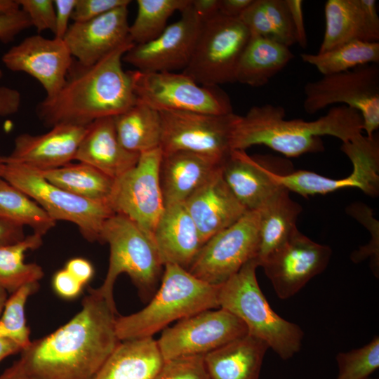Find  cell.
I'll list each match as a JSON object with an SVG mask.
<instances>
[{
	"instance_id": "obj_39",
	"label": "cell",
	"mask_w": 379,
	"mask_h": 379,
	"mask_svg": "<svg viewBox=\"0 0 379 379\" xmlns=\"http://www.w3.org/2000/svg\"><path fill=\"white\" fill-rule=\"evenodd\" d=\"M338 374L335 379H369L379 367V337L361 347L339 352L335 357Z\"/></svg>"
},
{
	"instance_id": "obj_3",
	"label": "cell",
	"mask_w": 379,
	"mask_h": 379,
	"mask_svg": "<svg viewBox=\"0 0 379 379\" xmlns=\"http://www.w3.org/2000/svg\"><path fill=\"white\" fill-rule=\"evenodd\" d=\"M284 107L272 104L253 106L239 116L234 125L232 149L246 150L263 145L288 157L324 150L321 136L331 135L347 142L362 133L360 113L345 105L333 107L313 121L285 119Z\"/></svg>"
},
{
	"instance_id": "obj_42",
	"label": "cell",
	"mask_w": 379,
	"mask_h": 379,
	"mask_svg": "<svg viewBox=\"0 0 379 379\" xmlns=\"http://www.w3.org/2000/svg\"><path fill=\"white\" fill-rule=\"evenodd\" d=\"M129 0H77L72 15L74 22H84L118 8L128 6Z\"/></svg>"
},
{
	"instance_id": "obj_10",
	"label": "cell",
	"mask_w": 379,
	"mask_h": 379,
	"mask_svg": "<svg viewBox=\"0 0 379 379\" xmlns=\"http://www.w3.org/2000/svg\"><path fill=\"white\" fill-rule=\"evenodd\" d=\"M129 72L136 98L159 112L233 113L230 97L218 86L198 84L182 72Z\"/></svg>"
},
{
	"instance_id": "obj_37",
	"label": "cell",
	"mask_w": 379,
	"mask_h": 379,
	"mask_svg": "<svg viewBox=\"0 0 379 379\" xmlns=\"http://www.w3.org/2000/svg\"><path fill=\"white\" fill-rule=\"evenodd\" d=\"M191 0H138L135 19L129 25L128 37L134 44H142L157 37L168 26L170 17L180 13Z\"/></svg>"
},
{
	"instance_id": "obj_19",
	"label": "cell",
	"mask_w": 379,
	"mask_h": 379,
	"mask_svg": "<svg viewBox=\"0 0 379 379\" xmlns=\"http://www.w3.org/2000/svg\"><path fill=\"white\" fill-rule=\"evenodd\" d=\"M88 126L58 124L41 135L22 133L14 140L12 152L4 162L44 171L65 166L75 159Z\"/></svg>"
},
{
	"instance_id": "obj_38",
	"label": "cell",
	"mask_w": 379,
	"mask_h": 379,
	"mask_svg": "<svg viewBox=\"0 0 379 379\" xmlns=\"http://www.w3.org/2000/svg\"><path fill=\"white\" fill-rule=\"evenodd\" d=\"M39 286V282L28 284L11 293L0 317V336L15 342L22 350L32 342L26 323L25 305L28 298L36 292Z\"/></svg>"
},
{
	"instance_id": "obj_26",
	"label": "cell",
	"mask_w": 379,
	"mask_h": 379,
	"mask_svg": "<svg viewBox=\"0 0 379 379\" xmlns=\"http://www.w3.org/2000/svg\"><path fill=\"white\" fill-rule=\"evenodd\" d=\"M153 239L164 265H175L186 270L202 246L198 229L184 203L164 207Z\"/></svg>"
},
{
	"instance_id": "obj_12",
	"label": "cell",
	"mask_w": 379,
	"mask_h": 379,
	"mask_svg": "<svg viewBox=\"0 0 379 379\" xmlns=\"http://www.w3.org/2000/svg\"><path fill=\"white\" fill-rule=\"evenodd\" d=\"M160 149L163 153L187 151L223 164L232 149L231 139L239 114H211L183 111L159 112Z\"/></svg>"
},
{
	"instance_id": "obj_52",
	"label": "cell",
	"mask_w": 379,
	"mask_h": 379,
	"mask_svg": "<svg viewBox=\"0 0 379 379\" xmlns=\"http://www.w3.org/2000/svg\"><path fill=\"white\" fill-rule=\"evenodd\" d=\"M0 379H33L22 368L18 361L6 368L0 375Z\"/></svg>"
},
{
	"instance_id": "obj_24",
	"label": "cell",
	"mask_w": 379,
	"mask_h": 379,
	"mask_svg": "<svg viewBox=\"0 0 379 379\" xmlns=\"http://www.w3.org/2000/svg\"><path fill=\"white\" fill-rule=\"evenodd\" d=\"M228 187L247 211H259L282 186L273 178L262 158L232 149L221 166Z\"/></svg>"
},
{
	"instance_id": "obj_16",
	"label": "cell",
	"mask_w": 379,
	"mask_h": 379,
	"mask_svg": "<svg viewBox=\"0 0 379 379\" xmlns=\"http://www.w3.org/2000/svg\"><path fill=\"white\" fill-rule=\"evenodd\" d=\"M331 248L318 244L298 229L260 264L279 298L295 295L327 267Z\"/></svg>"
},
{
	"instance_id": "obj_2",
	"label": "cell",
	"mask_w": 379,
	"mask_h": 379,
	"mask_svg": "<svg viewBox=\"0 0 379 379\" xmlns=\"http://www.w3.org/2000/svg\"><path fill=\"white\" fill-rule=\"evenodd\" d=\"M134 45L129 39L92 65L73 64L59 92L37 105L40 120L51 127L62 124L86 126L132 107L137 98L130 72L124 69L121 62Z\"/></svg>"
},
{
	"instance_id": "obj_32",
	"label": "cell",
	"mask_w": 379,
	"mask_h": 379,
	"mask_svg": "<svg viewBox=\"0 0 379 379\" xmlns=\"http://www.w3.org/2000/svg\"><path fill=\"white\" fill-rule=\"evenodd\" d=\"M239 19L251 36L272 39L288 47L295 44L286 0H253Z\"/></svg>"
},
{
	"instance_id": "obj_45",
	"label": "cell",
	"mask_w": 379,
	"mask_h": 379,
	"mask_svg": "<svg viewBox=\"0 0 379 379\" xmlns=\"http://www.w3.org/2000/svg\"><path fill=\"white\" fill-rule=\"evenodd\" d=\"M55 9V29L54 37L63 39L69 25V21L77 0H53Z\"/></svg>"
},
{
	"instance_id": "obj_46",
	"label": "cell",
	"mask_w": 379,
	"mask_h": 379,
	"mask_svg": "<svg viewBox=\"0 0 379 379\" xmlns=\"http://www.w3.org/2000/svg\"><path fill=\"white\" fill-rule=\"evenodd\" d=\"M295 32V44L305 48L307 39L304 23L303 1L302 0H286Z\"/></svg>"
},
{
	"instance_id": "obj_36",
	"label": "cell",
	"mask_w": 379,
	"mask_h": 379,
	"mask_svg": "<svg viewBox=\"0 0 379 379\" xmlns=\"http://www.w3.org/2000/svg\"><path fill=\"white\" fill-rule=\"evenodd\" d=\"M302 60L314 66L323 75L379 63V42L353 41L324 53H301Z\"/></svg>"
},
{
	"instance_id": "obj_35",
	"label": "cell",
	"mask_w": 379,
	"mask_h": 379,
	"mask_svg": "<svg viewBox=\"0 0 379 379\" xmlns=\"http://www.w3.org/2000/svg\"><path fill=\"white\" fill-rule=\"evenodd\" d=\"M0 220L29 226L44 236L55 225L46 212L20 190L0 177Z\"/></svg>"
},
{
	"instance_id": "obj_8",
	"label": "cell",
	"mask_w": 379,
	"mask_h": 379,
	"mask_svg": "<svg viewBox=\"0 0 379 379\" xmlns=\"http://www.w3.org/2000/svg\"><path fill=\"white\" fill-rule=\"evenodd\" d=\"M250 36L239 19L216 14L203 22L182 73L206 86L235 82L237 67Z\"/></svg>"
},
{
	"instance_id": "obj_53",
	"label": "cell",
	"mask_w": 379,
	"mask_h": 379,
	"mask_svg": "<svg viewBox=\"0 0 379 379\" xmlns=\"http://www.w3.org/2000/svg\"><path fill=\"white\" fill-rule=\"evenodd\" d=\"M22 350L15 342L0 336V361L12 354L21 352Z\"/></svg>"
},
{
	"instance_id": "obj_41",
	"label": "cell",
	"mask_w": 379,
	"mask_h": 379,
	"mask_svg": "<svg viewBox=\"0 0 379 379\" xmlns=\"http://www.w3.org/2000/svg\"><path fill=\"white\" fill-rule=\"evenodd\" d=\"M20 8L29 17L32 26L39 34L55 29V9L53 0H17Z\"/></svg>"
},
{
	"instance_id": "obj_5",
	"label": "cell",
	"mask_w": 379,
	"mask_h": 379,
	"mask_svg": "<svg viewBox=\"0 0 379 379\" xmlns=\"http://www.w3.org/2000/svg\"><path fill=\"white\" fill-rule=\"evenodd\" d=\"M100 242L109 244V258L106 277L95 288L96 293L117 310L114 286L118 277L125 273L140 299L149 302L159 286L164 269L153 238L128 218L114 213L105 222Z\"/></svg>"
},
{
	"instance_id": "obj_15",
	"label": "cell",
	"mask_w": 379,
	"mask_h": 379,
	"mask_svg": "<svg viewBox=\"0 0 379 379\" xmlns=\"http://www.w3.org/2000/svg\"><path fill=\"white\" fill-rule=\"evenodd\" d=\"M160 148L140 154L137 164L114 181L108 204L153 238L164 209L159 180Z\"/></svg>"
},
{
	"instance_id": "obj_18",
	"label": "cell",
	"mask_w": 379,
	"mask_h": 379,
	"mask_svg": "<svg viewBox=\"0 0 379 379\" xmlns=\"http://www.w3.org/2000/svg\"><path fill=\"white\" fill-rule=\"evenodd\" d=\"M72 58L63 39L36 34L12 46L1 60L11 71L34 77L44 88L46 98H52L64 85L73 65Z\"/></svg>"
},
{
	"instance_id": "obj_22",
	"label": "cell",
	"mask_w": 379,
	"mask_h": 379,
	"mask_svg": "<svg viewBox=\"0 0 379 379\" xmlns=\"http://www.w3.org/2000/svg\"><path fill=\"white\" fill-rule=\"evenodd\" d=\"M184 205L198 229L202 245L248 211L228 187L221 168L190 196Z\"/></svg>"
},
{
	"instance_id": "obj_20",
	"label": "cell",
	"mask_w": 379,
	"mask_h": 379,
	"mask_svg": "<svg viewBox=\"0 0 379 379\" xmlns=\"http://www.w3.org/2000/svg\"><path fill=\"white\" fill-rule=\"evenodd\" d=\"M128 17V6H124L87 21L74 22L63 41L77 63L92 65L129 39Z\"/></svg>"
},
{
	"instance_id": "obj_40",
	"label": "cell",
	"mask_w": 379,
	"mask_h": 379,
	"mask_svg": "<svg viewBox=\"0 0 379 379\" xmlns=\"http://www.w3.org/2000/svg\"><path fill=\"white\" fill-rule=\"evenodd\" d=\"M204 357L183 356L164 360L154 379H209Z\"/></svg>"
},
{
	"instance_id": "obj_28",
	"label": "cell",
	"mask_w": 379,
	"mask_h": 379,
	"mask_svg": "<svg viewBox=\"0 0 379 379\" xmlns=\"http://www.w3.org/2000/svg\"><path fill=\"white\" fill-rule=\"evenodd\" d=\"M163 362L153 337L124 340L91 379H154Z\"/></svg>"
},
{
	"instance_id": "obj_54",
	"label": "cell",
	"mask_w": 379,
	"mask_h": 379,
	"mask_svg": "<svg viewBox=\"0 0 379 379\" xmlns=\"http://www.w3.org/2000/svg\"><path fill=\"white\" fill-rule=\"evenodd\" d=\"M20 9L17 0H0V15L11 13Z\"/></svg>"
},
{
	"instance_id": "obj_13",
	"label": "cell",
	"mask_w": 379,
	"mask_h": 379,
	"mask_svg": "<svg viewBox=\"0 0 379 379\" xmlns=\"http://www.w3.org/2000/svg\"><path fill=\"white\" fill-rule=\"evenodd\" d=\"M341 150L350 159L352 171L349 176L333 179L314 172L299 170L287 174L275 173V181L303 197L326 194L344 188H358L375 197L379 192V142L373 137L358 135L343 142Z\"/></svg>"
},
{
	"instance_id": "obj_14",
	"label": "cell",
	"mask_w": 379,
	"mask_h": 379,
	"mask_svg": "<svg viewBox=\"0 0 379 379\" xmlns=\"http://www.w3.org/2000/svg\"><path fill=\"white\" fill-rule=\"evenodd\" d=\"M248 334L244 323L222 308L196 313L164 328L157 343L164 360L205 355Z\"/></svg>"
},
{
	"instance_id": "obj_6",
	"label": "cell",
	"mask_w": 379,
	"mask_h": 379,
	"mask_svg": "<svg viewBox=\"0 0 379 379\" xmlns=\"http://www.w3.org/2000/svg\"><path fill=\"white\" fill-rule=\"evenodd\" d=\"M258 267L253 258L219 286V308L241 319L248 334L264 340L281 359L288 360L300 351L304 333L271 308L258 283Z\"/></svg>"
},
{
	"instance_id": "obj_55",
	"label": "cell",
	"mask_w": 379,
	"mask_h": 379,
	"mask_svg": "<svg viewBox=\"0 0 379 379\" xmlns=\"http://www.w3.org/2000/svg\"><path fill=\"white\" fill-rule=\"evenodd\" d=\"M7 299V292L4 288L0 287V317L3 312V310Z\"/></svg>"
},
{
	"instance_id": "obj_47",
	"label": "cell",
	"mask_w": 379,
	"mask_h": 379,
	"mask_svg": "<svg viewBox=\"0 0 379 379\" xmlns=\"http://www.w3.org/2000/svg\"><path fill=\"white\" fill-rule=\"evenodd\" d=\"M21 94L13 88L0 86V117H5L17 113L21 105Z\"/></svg>"
},
{
	"instance_id": "obj_31",
	"label": "cell",
	"mask_w": 379,
	"mask_h": 379,
	"mask_svg": "<svg viewBox=\"0 0 379 379\" xmlns=\"http://www.w3.org/2000/svg\"><path fill=\"white\" fill-rule=\"evenodd\" d=\"M116 132L121 144L138 154L160 148V112L137 99L125 112L114 117Z\"/></svg>"
},
{
	"instance_id": "obj_44",
	"label": "cell",
	"mask_w": 379,
	"mask_h": 379,
	"mask_svg": "<svg viewBox=\"0 0 379 379\" xmlns=\"http://www.w3.org/2000/svg\"><path fill=\"white\" fill-rule=\"evenodd\" d=\"M52 284L55 292L65 299L77 298L84 286L65 268L55 272Z\"/></svg>"
},
{
	"instance_id": "obj_4",
	"label": "cell",
	"mask_w": 379,
	"mask_h": 379,
	"mask_svg": "<svg viewBox=\"0 0 379 379\" xmlns=\"http://www.w3.org/2000/svg\"><path fill=\"white\" fill-rule=\"evenodd\" d=\"M219 286L211 285L178 265L167 264L159 286L141 310L115 319L120 341L153 337L175 321L219 308Z\"/></svg>"
},
{
	"instance_id": "obj_23",
	"label": "cell",
	"mask_w": 379,
	"mask_h": 379,
	"mask_svg": "<svg viewBox=\"0 0 379 379\" xmlns=\"http://www.w3.org/2000/svg\"><path fill=\"white\" fill-rule=\"evenodd\" d=\"M222 164L215 159L191 152H162L159 180L164 207L184 203Z\"/></svg>"
},
{
	"instance_id": "obj_21",
	"label": "cell",
	"mask_w": 379,
	"mask_h": 379,
	"mask_svg": "<svg viewBox=\"0 0 379 379\" xmlns=\"http://www.w3.org/2000/svg\"><path fill=\"white\" fill-rule=\"evenodd\" d=\"M375 0H328L325 31L318 53L353 41L379 42V16Z\"/></svg>"
},
{
	"instance_id": "obj_1",
	"label": "cell",
	"mask_w": 379,
	"mask_h": 379,
	"mask_svg": "<svg viewBox=\"0 0 379 379\" xmlns=\"http://www.w3.org/2000/svg\"><path fill=\"white\" fill-rule=\"evenodd\" d=\"M81 306L67 323L21 351L18 361L33 379H91L121 342L117 310L95 288Z\"/></svg>"
},
{
	"instance_id": "obj_49",
	"label": "cell",
	"mask_w": 379,
	"mask_h": 379,
	"mask_svg": "<svg viewBox=\"0 0 379 379\" xmlns=\"http://www.w3.org/2000/svg\"><path fill=\"white\" fill-rule=\"evenodd\" d=\"M23 227L0 220V247L22 240Z\"/></svg>"
},
{
	"instance_id": "obj_11",
	"label": "cell",
	"mask_w": 379,
	"mask_h": 379,
	"mask_svg": "<svg viewBox=\"0 0 379 379\" xmlns=\"http://www.w3.org/2000/svg\"><path fill=\"white\" fill-rule=\"evenodd\" d=\"M258 211H248L237 222L201 246L188 272L211 285L220 286L255 258L259 246Z\"/></svg>"
},
{
	"instance_id": "obj_29",
	"label": "cell",
	"mask_w": 379,
	"mask_h": 379,
	"mask_svg": "<svg viewBox=\"0 0 379 379\" xmlns=\"http://www.w3.org/2000/svg\"><path fill=\"white\" fill-rule=\"evenodd\" d=\"M293 58L289 47L272 39L250 36L237 67L235 82L261 87Z\"/></svg>"
},
{
	"instance_id": "obj_27",
	"label": "cell",
	"mask_w": 379,
	"mask_h": 379,
	"mask_svg": "<svg viewBox=\"0 0 379 379\" xmlns=\"http://www.w3.org/2000/svg\"><path fill=\"white\" fill-rule=\"evenodd\" d=\"M269 348L248 333L207 353L204 359L209 379H259Z\"/></svg>"
},
{
	"instance_id": "obj_34",
	"label": "cell",
	"mask_w": 379,
	"mask_h": 379,
	"mask_svg": "<svg viewBox=\"0 0 379 379\" xmlns=\"http://www.w3.org/2000/svg\"><path fill=\"white\" fill-rule=\"evenodd\" d=\"M42 237L33 233L18 242L0 247V287L7 293H13L26 284L39 282L44 277L40 265L24 260L27 251L42 245Z\"/></svg>"
},
{
	"instance_id": "obj_33",
	"label": "cell",
	"mask_w": 379,
	"mask_h": 379,
	"mask_svg": "<svg viewBox=\"0 0 379 379\" xmlns=\"http://www.w3.org/2000/svg\"><path fill=\"white\" fill-rule=\"evenodd\" d=\"M39 172L53 185L80 197L98 202L108 203L114 181L97 168L82 162L69 163Z\"/></svg>"
},
{
	"instance_id": "obj_57",
	"label": "cell",
	"mask_w": 379,
	"mask_h": 379,
	"mask_svg": "<svg viewBox=\"0 0 379 379\" xmlns=\"http://www.w3.org/2000/svg\"><path fill=\"white\" fill-rule=\"evenodd\" d=\"M2 77H3V72L0 69V79L2 78Z\"/></svg>"
},
{
	"instance_id": "obj_17",
	"label": "cell",
	"mask_w": 379,
	"mask_h": 379,
	"mask_svg": "<svg viewBox=\"0 0 379 379\" xmlns=\"http://www.w3.org/2000/svg\"><path fill=\"white\" fill-rule=\"evenodd\" d=\"M202 23L190 1L178 21L153 40L135 44L122 60L145 72L183 70L190 61Z\"/></svg>"
},
{
	"instance_id": "obj_50",
	"label": "cell",
	"mask_w": 379,
	"mask_h": 379,
	"mask_svg": "<svg viewBox=\"0 0 379 379\" xmlns=\"http://www.w3.org/2000/svg\"><path fill=\"white\" fill-rule=\"evenodd\" d=\"M253 0H220L219 13L231 18H239Z\"/></svg>"
},
{
	"instance_id": "obj_51",
	"label": "cell",
	"mask_w": 379,
	"mask_h": 379,
	"mask_svg": "<svg viewBox=\"0 0 379 379\" xmlns=\"http://www.w3.org/2000/svg\"><path fill=\"white\" fill-rule=\"evenodd\" d=\"M191 6L204 22L219 13L220 0H191Z\"/></svg>"
},
{
	"instance_id": "obj_58",
	"label": "cell",
	"mask_w": 379,
	"mask_h": 379,
	"mask_svg": "<svg viewBox=\"0 0 379 379\" xmlns=\"http://www.w3.org/2000/svg\"><path fill=\"white\" fill-rule=\"evenodd\" d=\"M369 379H372V378H369Z\"/></svg>"
},
{
	"instance_id": "obj_7",
	"label": "cell",
	"mask_w": 379,
	"mask_h": 379,
	"mask_svg": "<svg viewBox=\"0 0 379 379\" xmlns=\"http://www.w3.org/2000/svg\"><path fill=\"white\" fill-rule=\"evenodd\" d=\"M0 177L22 191L55 222L75 224L88 241H100L106 220L114 214L108 203L88 200L48 181L38 171L24 165L4 162Z\"/></svg>"
},
{
	"instance_id": "obj_56",
	"label": "cell",
	"mask_w": 379,
	"mask_h": 379,
	"mask_svg": "<svg viewBox=\"0 0 379 379\" xmlns=\"http://www.w3.org/2000/svg\"><path fill=\"white\" fill-rule=\"evenodd\" d=\"M4 156L1 155L0 153V166L4 163Z\"/></svg>"
},
{
	"instance_id": "obj_43",
	"label": "cell",
	"mask_w": 379,
	"mask_h": 379,
	"mask_svg": "<svg viewBox=\"0 0 379 379\" xmlns=\"http://www.w3.org/2000/svg\"><path fill=\"white\" fill-rule=\"evenodd\" d=\"M32 27L27 15L21 9L0 15V41L8 44L23 30Z\"/></svg>"
},
{
	"instance_id": "obj_25",
	"label": "cell",
	"mask_w": 379,
	"mask_h": 379,
	"mask_svg": "<svg viewBox=\"0 0 379 379\" xmlns=\"http://www.w3.org/2000/svg\"><path fill=\"white\" fill-rule=\"evenodd\" d=\"M139 157L121 144L114 117H108L88 125L74 160L87 164L115 180L132 168Z\"/></svg>"
},
{
	"instance_id": "obj_48",
	"label": "cell",
	"mask_w": 379,
	"mask_h": 379,
	"mask_svg": "<svg viewBox=\"0 0 379 379\" xmlns=\"http://www.w3.org/2000/svg\"><path fill=\"white\" fill-rule=\"evenodd\" d=\"M65 269L84 286L91 279L94 274L92 264L82 258H74L69 260L66 263Z\"/></svg>"
},
{
	"instance_id": "obj_9",
	"label": "cell",
	"mask_w": 379,
	"mask_h": 379,
	"mask_svg": "<svg viewBox=\"0 0 379 379\" xmlns=\"http://www.w3.org/2000/svg\"><path fill=\"white\" fill-rule=\"evenodd\" d=\"M304 94L302 107L307 114L343 103L360 113L366 136L373 137L379 128L378 64L364 65L308 81Z\"/></svg>"
},
{
	"instance_id": "obj_30",
	"label": "cell",
	"mask_w": 379,
	"mask_h": 379,
	"mask_svg": "<svg viewBox=\"0 0 379 379\" xmlns=\"http://www.w3.org/2000/svg\"><path fill=\"white\" fill-rule=\"evenodd\" d=\"M258 211L259 246L255 260L260 266L298 229L296 222L302 207L290 197L289 191L281 187Z\"/></svg>"
}]
</instances>
